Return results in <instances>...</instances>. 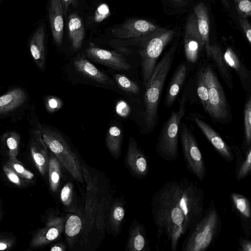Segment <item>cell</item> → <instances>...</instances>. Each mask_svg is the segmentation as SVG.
<instances>
[{"label":"cell","mask_w":251,"mask_h":251,"mask_svg":"<svg viewBox=\"0 0 251 251\" xmlns=\"http://www.w3.org/2000/svg\"><path fill=\"white\" fill-rule=\"evenodd\" d=\"M74 65L78 72L88 78L102 84H114V82L106 74L83 57L76 58Z\"/></svg>","instance_id":"obj_24"},{"label":"cell","mask_w":251,"mask_h":251,"mask_svg":"<svg viewBox=\"0 0 251 251\" xmlns=\"http://www.w3.org/2000/svg\"><path fill=\"white\" fill-rule=\"evenodd\" d=\"M29 147L36 167L42 176H46L48 174L49 150L39 128L30 131Z\"/></svg>","instance_id":"obj_14"},{"label":"cell","mask_w":251,"mask_h":251,"mask_svg":"<svg viewBox=\"0 0 251 251\" xmlns=\"http://www.w3.org/2000/svg\"><path fill=\"white\" fill-rule=\"evenodd\" d=\"M221 0L225 3V4L226 5V7L228 6V4L227 1V0Z\"/></svg>","instance_id":"obj_48"},{"label":"cell","mask_w":251,"mask_h":251,"mask_svg":"<svg viewBox=\"0 0 251 251\" xmlns=\"http://www.w3.org/2000/svg\"><path fill=\"white\" fill-rule=\"evenodd\" d=\"M1 141L6 148L9 160H17L20 143L19 134L15 131L6 132L3 135Z\"/></svg>","instance_id":"obj_32"},{"label":"cell","mask_w":251,"mask_h":251,"mask_svg":"<svg viewBox=\"0 0 251 251\" xmlns=\"http://www.w3.org/2000/svg\"><path fill=\"white\" fill-rule=\"evenodd\" d=\"M74 181L68 176L60 188L58 196L65 212L76 214L84 220V209L79 202Z\"/></svg>","instance_id":"obj_18"},{"label":"cell","mask_w":251,"mask_h":251,"mask_svg":"<svg viewBox=\"0 0 251 251\" xmlns=\"http://www.w3.org/2000/svg\"><path fill=\"white\" fill-rule=\"evenodd\" d=\"M245 151V157L238 156L237 159L235 176L238 181L247 177L251 172V146Z\"/></svg>","instance_id":"obj_33"},{"label":"cell","mask_w":251,"mask_h":251,"mask_svg":"<svg viewBox=\"0 0 251 251\" xmlns=\"http://www.w3.org/2000/svg\"><path fill=\"white\" fill-rule=\"evenodd\" d=\"M204 45L198 31L196 17L195 14H192L187 21L184 38V51L188 61L195 63Z\"/></svg>","instance_id":"obj_15"},{"label":"cell","mask_w":251,"mask_h":251,"mask_svg":"<svg viewBox=\"0 0 251 251\" xmlns=\"http://www.w3.org/2000/svg\"><path fill=\"white\" fill-rule=\"evenodd\" d=\"M160 28L147 20L132 19L113 29L112 33L120 39L136 38L144 37Z\"/></svg>","instance_id":"obj_13"},{"label":"cell","mask_w":251,"mask_h":251,"mask_svg":"<svg viewBox=\"0 0 251 251\" xmlns=\"http://www.w3.org/2000/svg\"><path fill=\"white\" fill-rule=\"evenodd\" d=\"M208 56L211 57L213 58L219 71L226 80L227 83H229L231 85L230 76L226 65V64L224 60L222 52L218 47L211 46Z\"/></svg>","instance_id":"obj_35"},{"label":"cell","mask_w":251,"mask_h":251,"mask_svg":"<svg viewBox=\"0 0 251 251\" xmlns=\"http://www.w3.org/2000/svg\"><path fill=\"white\" fill-rule=\"evenodd\" d=\"M114 77L117 85L123 91L133 94L139 93L140 89L138 84L126 75L116 74Z\"/></svg>","instance_id":"obj_36"},{"label":"cell","mask_w":251,"mask_h":251,"mask_svg":"<svg viewBox=\"0 0 251 251\" xmlns=\"http://www.w3.org/2000/svg\"><path fill=\"white\" fill-rule=\"evenodd\" d=\"M63 12L64 13H66L68 10V7L70 4H72L73 5H75L76 4V0H61Z\"/></svg>","instance_id":"obj_46"},{"label":"cell","mask_w":251,"mask_h":251,"mask_svg":"<svg viewBox=\"0 0 251 251\" xmlns=\"http://www.w3.org/2000/svg\"><path fill=\"white\" fill-rule=\"evenodd\" d=\"M193 121L214 147L217 152L227 162L234 159L232 149L220 135L207 123L196 116H193Z\"/></svg>","instance_id":"obj_17"},{"label":"cell","mask_w":251,"mask_h":251,"mask_svg":"<svg viewBox=\"0 0 251 251\" xmlns=\"http://www.w3.org/2000/svg\"><path fill=\"white\" fill-rule=\"evenodd\" d=\"M45 31L40 26L34 33L30 42L29 49L32 58L38 67L43 70L45 67Z\"/></svg>","instance_id":"obj_26"},{"label":"cell","mask_w":251,"mask_h":251,"mask_svg":"<svg viewBox=\"0 0 251 251\" xmlns=\"http://www.w3.org/2000/svg\"><path fill=\"white\" fill-rule=\"evenodd\" d=\"M65 217L57 213L51 214L46 225L33 237L30 245L38 248L47 245L61 237L64 232Z\"/></svg>","instance_id":"obj_10"},{"label":"cell","mask_w":251,"mask_h":251,"mask_svg":"<svg viewBox=\"0 0 251 251\" xmlns=\"http://www.w3.org/2000/svg\"><path fill=\"white\" fill-rule=\"evenodd\" d=\"M63 12L61 0H50L49 20L53 40L59 46L62 43L63 35Z\"/></svg>","instance_id":"obj_22"},{"label":"cell","mask_w":251,"mask_h":251,"mask_svg":"<svg viewBox=\"0 0 251 251\" xmlns=\"http://www.w3.org/2000/svg\"><path fill=\"white\" fill-rule=\"evenodd\" d=\"M180 137L187 169L199 180L203 181L206 176L204 159L195 136L185 124L181 125Z\"/></svg>","instance_id":"obj_9"},{"label":"cell","mask_w":251,"mask_h":251,"mask_svg":"<svg viewBox=\"0 0 251 251\" xmlns=\"http://www.w3.org/2000/svg\"><path fill=\"white\" fill-rule=\"evenodd\" d=\"M197 92L198 97L205 111L208 113L209 107L208 87L204 78L201 71L199 74L198 77Z\"/></svg>","instance_id":"obj_37"},{"label":"cell","mask_w":251,"mask_h":251,"mask_svg":"<svg viewBox=\"0 0 251 251\" xmlns=\"http://www.w3.org/2000/svg\"><path fill=\"white\" fill-rule=\"evenodd\" d=\"M204 197L203 190L187 177L168 181L154 194L151 209L157 236L159 240L165 237L172 251L202 217Z\"/></svg>","instance_id":"obj_1"},{"label":"cell","mask_w":251,"mask_h":251,"mask_svg":"<svg viewBox=\"0 0 251 251\" xmlns=\"http://www.w3.org/2000/svg\"><path fill=\"white\" fill-rule=\"evenodd\" d=\"M5 165L14 171L21 177L24 179L31 180L34 177V175L26 169L18 159L15 160H9Z\"/></svg>","instance_id":"obj_38"},{"label":"cell","mask_w":251,"mask_h":251,"mask_svg":"<svg viewBox=\"0 0 251 251\" xmlns=\"http://www.w3.org/2000/svg\"><path fill=\"white\" fill-rule=\"evenodd\" d=\"M38 128L49 151L58 158L74 181L84 184L83 160L76 151L56 130L44 125H39Z\"/></svg>","instance_id":"obj_3"},{"label":"cell","mask_w":251,"mask_h":251,"mask_svg":"<svg viewBox=\"0 0 251 251\" xmlns=\"http://www.w3.org/2000/svg\"><path fill=\"white\" fill-rule=\"evenodd\" d=\"M185 100L183 96L178 109L173 111L164 124L157 142V154L167 161H175L178 157V136L180 122L185 112Z\"/></svg>","instance_id":"obj_6"},{"label":"cell","mask_w":251,"mask_h":251,"mask_svg":"<svg viewBox=\"0 0 251 251\" xmlns=\"http://www.w3.org/2000/svg\"><path fill=\"white\" fill-rule=\"evenodd\" d=\"M194 10L197 19L198 31L208 56L211 45L209 42V23L208 11L205 5L202 2L197 5L194 7Z\"/></svg>","instance_id":"obj_27"},{"label":"cell","mask_w":251,"mask_h":251,"mask_svg":"<svg viewBox=\"0 0 251 251\" xmlns=\"http://www.w3.org/2000/svg\"><path fill=\"white\" fill-rule=\"evenodd\" d=\"M224 60L230 68H232L238 74L244 88H246V84L248 79V70L240 61L239 58L230 48H227L223 55Z\"/></svg>","instance_id":"obj_31"},{"label":"cell","mask_w":251,"mask_h":251,"mask_svg":"<svg viewBox=\"0 0 251 251\" xmlns=\"http://www.w3.org/2000/svg\"><path fill=\"white\" fill-rule=\"evenodd\" d=\"M86 196L84 208V235L87 236L95 226L100 232L105 230L104 212L107 201L112 195L108 180L100 172L88 166L82 161Z\"/></svg>","instance_id":"obj_2"},{"label":"cell","mask_w":251,"mask_h":251,"mask_svg":"<svg viewBox=\"0 0 251 251\" xmlns=\"http://www.w3.org/2000/svg\"><path fill=\"white\" fill-rule=\"evenodd\" d=\"M66 245L62 242L57 243L50 246V251H65L67 249Z\"/></svg>","instance_id":"obj_45"},{"label":"cell","mask_w":251,"mask_h":251,"mask_svg":"<svg viewBox=\"0 0 251 251\" xmlns=\"http://www.w3.org/2000/svg\"><path fill=\"white\" fill-rule=\"evenodd\" d=\"M173 30L160 27L142 37L139 53L141 56L142 74L145 84L149 79L156 62L166 46L173 37Z\"/></svg>","instance_id":"obj_7"},{"label":"cell","mask_w":251,"mask_h":251,"mask_svg":"<svg viewBox=\"0 0 251 251\" xmlns=\"http://www.w3.org/2000/svg\"><path fill=\"white\" fill-rule=\"evenodd\" d=\"M110 15L109 8L106 3H102L97 7L94 16V20L100 23L107 18Z\"/></svg>","instance_id":"obj_40"},{"label":"cell","mask_w":251,"mask_h":251,"mask_svg":"<svg viewBox=\"0 0 251 251\" xmlns=\"http://www.w3.org/2000/svg\"><path fill=\"white\" fill-rule=\"evenodd\" d=\"M239 21L241 27H242L246 38L250 44L251 43V26L246 18L240 17Z\"/></svg>","instance_id":"obj_43"},{"label":"cell","mask_w":251,"mask_h":251,"mask_svg":"<svg viewBox=\"0 0 251 251\" xmlns=\"http://www.w3.org/2000/svg\"><path fill=\"white\" fill-rule=\"evenodd\" d=\"M175 50L172 49L165 53L156 64L145 84L144 118L149 130H151L155 125L162 91L173 61Z\"/></svg>","instance_id":"obj_4"},{"label":"cell","mask_w":251,"mask_h":251,"mask_svg":"<svg viewBox=\"0 0 251 251\" xmlns=\"http://www.w3.org/2000/svg\"><path fill=\"white\" fill-rule=\"evenodd\" d=\"M3 170L10 181L15 185L21 186L24 183V179L21 177L14 171L4 165Z\"/></svg>","instance_id":"obj_41"},{"label":"cell","mask_w":251,"mask_h":251,"mask_svg":"<svg viewBox=\"0 0 251 251\" xmlns=\"http://www.w3.org/2000/svg\"><path fill=\"white\" fill-rule=\"evenodd\" d=\"M236 9L240 15L246 18L251 15V0H234Z\"/></svg>","instance_id":"obj_39"},{"label":"cell","mask_w":251,"mask_h":251,"mask_svg":"<svg viewBox=\"0 0 251 251\" xmlns=\"http://www.w3.org/2000/svg\"><path fill=\"white\" fill-rule=\"evenodd\" d=\"M125 250L126 251H148L150 250L144 226L134 220L128 230V237Z\"/></svg>","instance_id":"obj_19"},{"label":"cell","mask_w":251,"mask_h":251,"mask_svg":"<svg viewBox=\"0 0 251 251\" xmlns=\"http://www.w3.org/2000/svg\"><path fill=\"white\" fill-rule=\"evenodd\" d=\"M90 59L117 70H128L130 64L120 53L115 51L90 46L86 51Z\"/></svg>","instance_id":"obj_16"},{"label":"cell","mask_w":251,"mask_h":251,"mask_svg":"<svg viewBox=\"0 0 251 251\" xmlns=\"http://www.w3.org/2000/svg\"><path fill=\"white\" fill-rule=\"evenodd\" d=\"M125 164L131 175L136 178L143 179L148 175L147 157L133 138L129 139Z\"/></svg>","instance_id":"obj_12"},{"label":"cell","mask_w":251,"mask_h":251,"mask_svg":"<svg viewBox=\"0 0 251 251\" xmlns=\"http://www.w3.org/2000/svg\"><path fill=\"white\" fill-rule=\"evenodd\" d=\"M69 36L73 48L77 50L82 46L84 37V27L81 18L75 13H72L68 22Z\"/></svg>","instance_id":"obj_29"},{"label":"cell","mask_w":251,"mask_h":251,"mask_svg":"<svg viewBox=\"0 0 251 251\" xmlns=\"http://www.w3.org/2000/svg\"><path fill=\"white\" fill-rule=\"evenodd\" d=\"M122 143L121 130L116 126H111L106 133L105 144L110 153L115 159H118L121 156Z\"/></svg>","instance_id":"obj_30"},{"label":"cell","mask_w":251,"mask_h":251,"mask_svg":"<svg viewBox=\"0 0 251 251\" xmlns=\"http://www.w3.org/2000/svg\"><path fill=\"white\" fill-rule=\"evenodd\" d=\"M125 213V201L123 199L114 198L111 195L107 201L105 209V231L114 237L119 235L121 232Z\"/></svg>","instance_id":"obj_11"},{"label":"cell","mask_w":251,"mask_h":251,"mask_svg":"<svg viewBox=\"0 0 251 251\" xmlns=\"http://www.w3.org/2000/svg\"><path fill=\"white\" fill-rule=\"evenodd\" d=\"M230 199L232 207L239 216L244 232L249 237L251 235V207L250 201L244 195L232 193Z\"/></svg>","instance_id":"obj_20"},{"label":"cell","mask_w":251,"mask_h":251,"mask_svg":"<svg viewBox=\"0 0 251 251\" xmlns=\"http://www.w3.org/2000/svg\"><path fill=\"white\" fill-rule=\"evenodd\" d=\"M222 223L217 209L211 205L191 229L183 242L182 251H204L219 235Z\"/></svg>","instance_id":"obj_5"},{"label":"cell","mask_w":251,"mask_h":251,"mask_svg":"<svg viewBox=\"0 0 251 251\" xmlns=\"http://www.w3.org/2000/svg\"><path fill=\"white\" fill-rule=\"evenodd\" d=\"M84 222L80 216L68 213L65 216L64 232L70 248H73L80 235L84 234Z\"/></svg>","instance_id":"obj_23"},{"label":"cell","mask_w":251,"mask_h":251,"mask_svg":"<svg viewBox=\"0 0 251 251\" xmlns=\"http://www.w3.org/2000/svg\"><path fill=\"white\" fill-rule=\"evenodd\" d=\"M12 246V242L6 240H0V251L9 249Z\"/></svg>","instance_id":"obj_47"},{"label":"cell","mask_w":251,"mask_h":251,"mask_svg":"<svg viewBox=\"0 0 251 251\" xmlns=\"http://www.w3.org/2000/svg\"><path fill=\"white\" fill-rule=\"evenodd\" d=\"M48 175L50 190L58 196L62 185L69 175L58 158L50 151Z\"/></svg>","instance_id":"obj_21"},{"label":"cell","mask_w":251,"mask_h":251,"mask_svg":"<svg viewBox=\"0 0 251 251\" xmlns=\"http://www.w3.org/2000/svg\"><path fill=\"white\" fill-rule=\"evenodd\" d=\"M175 0V1H180L181 0Z\"/></svg>","instance_id":"obj_49"},{"label":"cell","mask_w":251,"mask_h":251,"mask_svg":"<svg viewBox=\"0 0 251 251\" xmlns=\"http://www.w3.org/2000/svg\"><path fill=\"white\" fill-rule=\"evenodd\" d=\"M244 150L251 146V98L249 95L244 111Z\"/></svg>","instance_id":"obj_34"},{"label":"cell","mask_w":251,"mask_h":251,"mask_svg":"<svg viewBox=\"0 0 251 251\" xmlns=\"http://www.w3.org/2000/svg\"><path fill=\"white\" fill-rule=\"evenodd\" d=\"M239 245L240 247V251H251V241L244 237H240L239 239Z\"/></svg>","instance_id":"obj_44"},{"label":"cell","mask_w":251,"mask_h":251,"mask_svg":"<svg viewBox=\"0 0 251 251\" xmlns=\"http://www.w3.org/2000/svg\"><path fill=\"white\" fill-rule=\"evenodd\" d=\"M207 84L208 92V114L215 120L222 122L229 116L226 100L223 89L215 73L210 66L200 71Z\"/></svg>","instance_id":"obj_8"},{"label":"cell","mask_w":251,"mask_h":251,"mask_svg":"<svg viewBox=\"0 0 251 251\" xmlns=\"http://www.w3.org/2000/svg\"><path fill=\"white\" fill-rule=\"evenodd\" d=\"M27 96L21 88H15L0 96V114L15 110L25 103Z\"/></svg>","instance_id":"obj_25"},{"label":"cell","mask_w":251,"mask_h":251,"mask_svg":"<svg viewBox=\"0 0 251 251\" xmlns=\"http://www.w3.org/2000/svg\"><path fill=\"white\" fill-rule=\"evenodd\" d=\"M46 107L50 112H54L59 110L62 105L61 100L54 96H49L46 100Z\"/></svg>","instance_id":"obj_42"},{"label":"cell","mask_w":251,"mask_h":251,"mask_svg":"<svg viewBox=\"0 0 251 251\" xmlns=\"http://www.w3.org/2000/svg\"><path fill=\"white\" fill-rule=\"evenodd\" d=\"M185 63L181 64L175 71L168 87L165 99V105L170 107L174 103L183 84L187 74Z\"/></svg>","instance_id":"obj_28"}]
</instances>
